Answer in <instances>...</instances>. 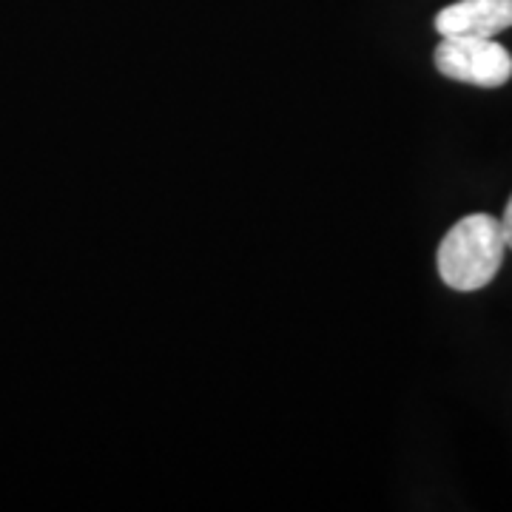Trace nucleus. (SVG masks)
I'll return each instance as SVG.
<instances>
[{"mask_svg": "<svg viewBox=\"0 0 512 512\" xmlns=\"http://www.w3.org/2000/svg\"><path fill=\"white\" fill-rule=\"evenodd\" d=\"M507 239L501 220L490 214H470L458 220L439 245V276L453 291H481L490 285L504 262Z\"/></svg>", "mask_w": 512, "mask_h": 512, "instance_id": "f257e3e1", "label": "nucleus"}, {"mask_svg": "<svg viewBox=\"0 0 512 512\" xmlns=\"http://www.w3.org/2000/svg\"><path fill=\"white\" fill-rule=\"evenodd\" d=\"M512 26V0H458L436 15L441 37H495Z\"/></svg>", "mask_w": 512, "mask_h": 512, "instance_id": "7ed1b4c3", "label": "nucleus"}, {"mask_svg": "<svg viewBox=\"0 0 512 512\" xmlns=\"http://www.w3.org/2000/svg\"><path fill=\"white\" fill-rule=\"evenodd\" d=\"M433 60L444 77L481 89H498L512 77V55L495 37H441Z\"/></svg>", "mask_w": 512, "mask_h": 512, "instance_id": "f03ea898", "label": "nucleus"}, {"mask_svg": "<svg viewBox=\"0 0 512 512\" xmlns=\"http://www.w3.org/2000/svg\"><path fill=\"white\" fill-rule=\"evenodd\" d=\"M501 231H504V239H507V248L512 251V197L504 208V217H501Z\"/></svg>", "mask_w": 512, "mask_h": 512, "instance_id": "20e7f679", "label": "nucleus"}]
</instances>
